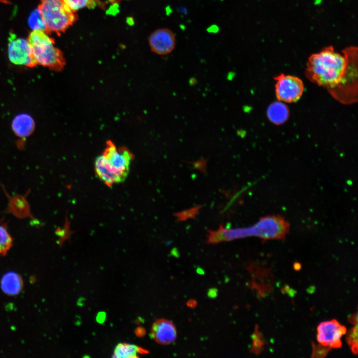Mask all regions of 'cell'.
I'll return each instance as SVG.
<instances>
[{
  "instance_id": "1",
  "label": "cell",
  "mask_w": 358,
  "mask_h": 358,
  "mask_svg": "<svg viewBox=\"0 0 358 358\" xmlns=\"http://www.w3.org/2000/svg\"><path fill=\"white\" fill-rule=\"evenodd\" d=\"M348 60L346 54L332 47L310 56L306 65V78L329 91L338 86L345 76Z\"/></svg>"
},
{
  "instance_id": "2",
  "label": "cell",
  "mask_w": 358,
  "mask_h": 358,
  "mask_svg": "<svg viewBox=\"0 0 358 358\" xmlns=\"http://www.w3.org/2000/svg\"><path fill=\"white\" fill-rule=\"evenodd\" d=\"M289 223L280 216H268L252 226L230 229H223L224 240L257 236L265 240L282 239L289 231Z\"/></svg>"
},
{
  "instance_id": "3",
  "label": "cell",
  "mask_w": 358,
  "mask_h": 358,
  "mask_svg": "<svg viewBox=\"0 0 358 358\" xmlns=\"http://www.w3.org/2000/svg\"><path fill=\"white\" fill-rule=\"evenodd\" d=\"M27 40L36 65L56 72L60 71L64 68L66 60L63 52L55 46L54 40L45 31L32 30Z\"/></svg>"
},
{
  "instance_id": "4",
  "label": "cell",
  "mask_w": 358,
  "mask_h": 358,
  "mask_svg": "<svg viewBox=\"0 0 358 358\" xmlns=\"http://www.w3.org/2000/svg\"><path fill=\"white\" fill-rule=\"evenodd\" d=\"M46 25L45 32L60 35L78 19L76 11L64 0H41L38 7Z\"/></svg>"
},
{
  "instance_id": "5",
  "label": "cell",
  "mask_w": 358,
  "mask_h": 358,
  "mask_svg": "<svg viewBox=\"0 0 358 358\" xmlns=\"http://www.w3.org/2000/svg\"><path fill=\"white\" fill-rule=\"evenodd\" d=\"M100 157L104 167L113 177L116 183L124 181L134 158L132 152L127 147H117L112 141L108 140Z\"/></svg>"
},
{
  "instance_id": "6",
  "label": "cell",
  "mask_w": 358,
  "mask_h": 358,
  "mask_svg": "<svg viewBox=\"0 0 358 358\" xmlns=\"http://www.w3.org/2000/svg\"><path fill=\"white\" fill-rule=\"evenodd\" d=\"M348 59L347 73L342 82L329 92L342 103H353L357 100V52L354 48L344 52Z\"/></svg>"
},
{
  "instance_id": "7",
  "label": "cell",
  "mask_w": 358,
  "mask_h": 358,
  "mask_svg": "<svg viewBox=\"0 0 358 358\" xmlns=\"http://www.w3.org/2000/svg\"><path fill=\"white\" fill-rule=\"evenodd\" d=\"M275 94L279 101L292 103L298 100L304 90L302 81L297 77L281 74L274 77Z\"/></svg>"
},
{
  "instance_id": "8",
  "label": "cell",
  "mask_w": 358,
  "mask_h": 358,
  "mask_svg": "<svg viewBox=\"0 0 358 358\" xmlns=\"http://www.w3.org/2000/svg\"><path fill=\"white\" fill-rule=\"evenodd\" d=\"M8 57L9 61L16 65L30 68L37 65L28 40L17 38L13 33L8 38Z\"/></svg>"
},
{
  "instance_id": "9",
  "label": "cell",
  "mask_w": 358,
  "mask_h": 358,
  "mask_svg": "<svg viewBox=\"0 0 358 358\" xmlns=\"http://www.w3.org/2000/svg\"><path fill=\"white\" fill-rule=\"evenodd\" d=\"M317 332V340L320 344L330 349H338L342 346L341 338L346 333L347 329L333 319L321 323Z\"/></svg>"
},
{
  "instance_id": "10",
  "label": "cell",
  "mask_w": 358,
  "mask_h": 358,
  "mask_svg": "<svg viewBox=\"0 0 358 358\" xmlns=\"http://www.w3.org/2000/svg\"><path fill=\"white\" fill-rule=\"evenodd\" d=\"M149 43L152 51L161 55L171 53L176 45V37L173 32L168 28H160L150 35Z\"/></svg>"
},
{
  "instance_id": "11",
  "label": "cell",
  "mask_w": 358,
  "mask_h": 358,
  "mask_svg": "<svg viewBox=\"0 0 358 358\" xmlns=\"http://www.w3.org/2000/svg\"><path fill=\"white\" fill-rule=\"evenodd\" d=\"M151 332L152 338L161 345L170 344L177 338V333L175 325L165 319H158L154 322Z\"/></svg>"
},
{
  "instance_id": "12",
  "label": "cell",
  "mask_w": 358,
  "mask_h": 358,
  "mask_svg": "<svg viewBox=\"0 0 358 358\" xmlns=\"http://www.w3.org/2000/svg\"><path fill=\"white\" fill-rule=\"evenodd\" d=\"M35 128V122L32 117L26 113L16 115L12 121V129L15 134L21 138L30 135Z\"/></svg>"
},
{
  "instance_id": "13",
  "label": "cell",
  "mask_w": 358,
  "mask_h": 358,
  "mask_svg": "<svg viewBox=\"0 0 358 358\" xmlns=\"http://www.w3.org/2000/svg\"><path fill=\"white\" fill-rule=\"evenodd\" d=\"M267 116L269 121L276 125L285 123L289 115V111L287 106L282 101H274L268 107Z\"/></svg>"
},
{
  "instance_id": "14",
  "label": "cell",
  "mask_w": 358,
  "mask_h": 358,
  "mask_svg": "<svg viewBox=\"0 0 358 358\" xmlns=\"http://www.w3.org/2000/svg\"><path fill=\"white\" fill-rule=\"evenodd\" d=\"M2 291L8 295L17 294L22 286L21 279L16 273L9 271L4 274L0 280Z\"/></svg>"
},
{
  "instance_id": "15",
  "label": "cell",
  "mask_w": 358,
  "mask_h": 358,
  "mask_svg": "<svg viewBox=\"0 0 358 358\" xmlns=\"http://www.w3.org/2000/svg\"><path fill=\"white\" fill-rule=\"evenodd\" d=\"M148 351L136 345L121 343L115 347L113 358H136L141 355L146 354Z\"/></svg>"
},
{
  "instance_id": "16",
  "label": "cell",
  "mask_w": 358,
  "mask_h": 358,
  "mask_svg": "<svg viewBox=\"0 0 358 358\" xmlns=\"http://www.w3.org/2000/svg\"><path fill=\"white\" fill-rule=\"evenodd\" d=\"M28 23L33 30H40L45 31L46 25L39 9H34L29 16Z\"/></svg>"
},
{
  "instance_id": "17",
  "label": "cell",
  "mask_w": 358,
  "mask_h": 358,
  "mask_svg": "<svg viewBox=\"0 0 358 358\" xmlns=\"http://www.w3.org/2000/svg\"><path fill=\"white\" fill-rule=\"evenodd\" d=\"M12 238L6 227L0 224V254L5 253L10 247Z\"/></svg>"
},
{
  "instance_id": "18",
  "label": "cell",
  "mask_w": 358,
  "mask_h": 358,
  "mask_svg": "<svg viewBox=\"0 0 358 358\" xmlns=\"http://www.w3.org/2000/svg\"><path fill=\"white\" fill-rule=\"evenodd\" d=\"M69 7L76 11L81 8L88 7L94 8L97 0H64Z\"/></svg>"
},
{
  "instance_id": "19",
  "label": "cell",
  "mask_w": 358,
  "mask_h": 358,
  "mask_svg": "<svg viewBox=\"0 0 358 358\" xmlns=\"http://www.w3.org/2000/svg\"><path fill=\"white\" fill-rule=\"evenodd\" d=\"M347 341L354 354L358 353V326L357 325L352 328L348 332Z\"/></svg>"
},
{
  "instance_id": "20",
  "label": "cell",
  "mask_w": 358,
  "mask_h": 358,
  "mask_svg": "<svg viewBox=\"0 0 358 358\" xmlns=\"http://www.w3.org/2000/svg\"><path fill=\"white\" fill-rule=\"evenodd\" d=\"M313 347L312 357H324L331 349L321 344L320 346H314Z\"/></svg>"
},
{
  "instance_id": "21",
  "label": "cell",
  "mask_w": 358,
  "mask_h": 358,
  "mask_svg": "<svg viewBox=\"0 0 358 358\" xmlns=\"http://www.w3.org/2000/svg\"><path fill=\"white\" fill-rule=\"evenodd\" d=\"M145 333V330L143 328H138L136 330V335L139 337L143 336Z\"/></svg>"
},
{
  "instance_id": "22",
  "label": "cell",
  "mask_w": 358,
  "mask_h": 358,
  "mask_svg": "<svg viewBox=\"0 0 358 358\" xmlns=\"http://www.w3.org/2000/svg\"><path fill=\"white\" fill-rule=\"evenodd\" d=\"M196 304V302L193 299L190 300L187 302V305L191 308L195 307Z\"/></svg>"
},
{
  "instance_id": "23",
  "label": "cell",
  "mask_w": 358,
  "mask_h": 358,
  "mask_svg": "<svg viewBox=\"0 0 358 358\" xmlns=\"http://www.w3.org/2000/svg\"><path fill=\"white\" fill-rule=\"evenodd\" d=\"M218 30V28L216 25H213L208 28V31L210 32H216Z\"/></svg>"
}]
</instances>
